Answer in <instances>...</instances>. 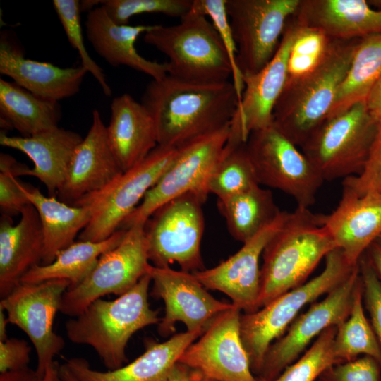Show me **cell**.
<instances>
[{
	"label": "cell",
	"instance_id": "6da1fadb",
	"mask_svg": "<svg viewBox=\"0 0 381 381\" xmlns=\"http://www.w3.org/2000/svg\"><path fill=\"white\" fill-rule=\"evenodd\" d=\"M141 103L154 120L158 145L171 148L230 125L239 104L231 81L198 84L168 74L147 85Z\"/></svg>",
	"mask_w": 381,
	"mask_h": 381
},
{
	"label": "cell",
	"instance_id": "7a4b0ae2",
	"mask_svg": "<svg viewBox=\"0 0 381 381\" xmlns=\"http://www.w3.org/2000/svg\"><path fill=\"white\" fill-rule=\"evenodd\" d=\"M335 248L323 214L298 206L289 212L262 255L258 308L304 284L320 260Z\"/></svg>",
	"mask_w": 381,
	"mask_h": 381
},
{
	"label": "cell",
	"instance_id": "3957f363",
	"mask_svg": "<svg viewBox=\"0 0 381 381\" xmlns=\"http://www.w3.org/2000/svg\"><path fill=\"white\" fill-rule=\"evenodd\" d=\"M359 39H330L312 71L286 80L273 110V123L298 147L327 116Z\"/></svg>",
	"mask_w": 381,
	"mask_h": 381
},
{
	"label": "cell",
	"instance_id": "277c9868",
	"mask_svg": "<svg viewBox=\"0 0 381 381\" xmlns=\"http://www.w3.org/2000/svg\"><path fill=\"white\" fill-rule=\"evenodd\" d=\"M151 282L147 274L119 298L93 301L78 316L66 321L68 339L93 348L109 370L122 367L128 360L126 348L131 337L160 321L159 311L148 303Z\"/></svg>",
	"mask_w": 381,
	"mask_h": 381
},
{
	"label": "cell",
	"instance_id": "5b68a950",
	"mask_svg": "<svg viewBox=\"0 0 381 381\" xmlns=\"http://www.w3.org/2000/svg\"><path fill=\"white\" fill-rule=\"evenodd\" d=\"M143 41L166 55L168 75L188 83L221 84L232 70L226 49L211 21L193 5L178 24L155 27Z\"/></svg>",
	"mask_w": 381,
	"mask_h": 381
},
{
	"label": "cell",
	"instance_id": "8992f818",
	"mask_svg": "<svg viewBox=\"0 0 381 381\" xmlns=\"http://www.w3.org/2000/svg\"><path fill=\"white\" fill-rule=\"evenodd\" d=\"M355 267L347 262L341 249L337 248L327 255L324 270L318 276L258 310L241 315L240 335L252 371L261 372L272 342L284 334L298 312L338 286Z\"/></svg>",
	"mask_w": 381,
	"mask_h": 381
},
{
	"label": "cell",
	"instance_id": "52a82bcc",
	"mask_svg": "<svg viewBox=\"0 0 381 381\" xmlns=\"http://www.w3.org/2000/svg\"><path fill=\"white\" fill-rule=\"evenodd\" d=\"M377 123L365 101L359 102L327 117L300 150L324 181L357 176L368 159Z\"/></svg>",
	"mask_w": 381,
	"mask_h": 381
},
{
	"label": "cell",
	"instance_id": "ba28073f",
	"mask_svg": "<svg viewBox=\"0 0 381 381\" xmlns=\"http://www.w3.org/2000/svg\"><path fill=\"white\" fill-rule=\"evenodd\" d=\"M207 196L189 192L159 207L144 225L147 255L158 267L177 263L194 273L205 269L201 241L205 222L202 204Z\"/></svg>",
	"mask_w": 381,
	"mask_h": 381
},
{
	"label": "cell",
	"instance_id": "9c48e42d",
	"mask_svg": "<svg viewBox=\"0 0 381 381\" xmlns=\"http://www.w3.org/2000/svg\"><path fill=\"white\" fill-rule=\"evenodd\" d=\"M176 150L157 145L142 162L123 171L107 187L77 201L73 206L87 207L92 213L78 241L99 242L116 231L169 167Z\"/></svg>",
	"mask_w": 381,
	"mask_h": 381
},
{
	"label": "cell",
	"instance_id": "30bf717a",
	"mask_svg": "<svg viewBox=\"0 0 381 381\" xmlns=\"http://www.w3.org/2000/svg\"><path fill=\"white\" fill-rule=\"evenodd\" d=\"M230 126L231 124L177 148L169 167L119 229L145 225L162 205L186 193L208 196L207 183L222 155Z\"/></svg>",
	"mask_w": 381,
	"mask_h": 381
},
{
	"label": "cell",
	"instance_id": "8fae6325",
	"mask_svg": "<svg viewBox=\"0 0 381 381\" xmlns=\"http://www.w3.org/2000/svg\"><path fill=\"white\" fill-rule=\"evenodd\" d=\"M246 147L260 185L291 195L298 207L309 208L315 202L324 180L298 147L273 122L253 131Z\"/></svg>",
	"mask_w": 381,
	"mask_h": 381
},
{
	"label": "cell",
	"instance_id": "7c38bea8",
	"mask_svg": "<svg viewBox=\"0 0 381 381\" xmlns=\"http://www.w3.org/2000/svg\"><path fill=\"white\" fill-rule=\"evenodd\" d=\"M149 262L144 225L126 229L121 241L99 257L87 278L67 289L59 311L75 318L104 296L125 294L147 274Z\"/></svg>",
	"mask_w": 381,
	"mask_h": 381
},
{
	"label": "cell",
	"instance_id": "4fadbf2b",
	"mask_svg": "<svg viewBox=\"0 0 381 381\" xmlns=\"http://www.w3.org/2000/svg\"><path fill=\"white\" fill-rule=\"evenodd\" d=\"M300 0H226V8L243 75L261 71L275 54Z\"/></svg>",
	"mask_w": 381,
	"mask_h": 381
},
{
	"label": "cell",
	"instance_id": "5bb4252c",
	"mask_svg": "<svg viewBox=\"0 0 381 381\" xmlns=\"http://www.w3.org/2000/svg\"><path fill=\"white\" fill-rule=\"evenodd\" d=\"M70 286L66 279L37 284L20 283L1 299L0 307L9 323L22 329L32 341L37 354V368L41 378L65 346L63 337L56 334L53 325L60 310L63 295Z\"/></svg>",
	"mask_w": 381,
	"mask_h": 381
},
{
	"label": "cell",
	"instance_id": "9a60e30c",
	"mask_svg": "<svg viewBox=\"0 0 381 381\" xmlns=\"http://www.w3.org/2000/svg\"><path fill=\"white\" fill-rule=\"evenodd\" d=\"M360 278L359 262L351 274L322 301L290 325L286 334L272 344L261 370L262 378H276L303 352L310 341L326 329L342 324L349 316L353 292Z\"/></svg>",
	"mask_w": 381,
	"mask_h": 381
},
{
	"label": "cell",
	"instance_id": "2e32d148",
	"mask_svg": "<svg viewBox=\"0 0 381 381\" xmlns=\"http://www.w3.org/2000/svg\"><path fill=\"white\" fill-rule=\"evenodd\" d=\"M241 311L232 304L216 316L178 363L214 381H258L241 339Z\"/></svg>",
	"mask_w": 381,
	"mask_h": 381
},
{
	"label": "cell",
	"instance_id": "e0dca14e",
	"mask_svg": "<svg viewBox=\"0 0 381 381\" xmlns=\"http://www.w3.org/2000/svg\"><path fill=\"white\" fill-rule=\"evenodd\" d=\"M147 274L153 283L151 295L164 303V315L158 326L161 336L174 332L177 322H183L187 331L203 332L216 316L232 306L209 294L193 273L150 264Z\"/></svg>",
	"mask_w": 381,
	"mask_h": 381
},
{
	"label": "cell",
	"instance_id": "ac0fdd59",
	"mask_svg": "<svg viewBox=\"0 0 381 381\" xmlns=\"http://www.w3.org/2000/svg\"><path fill=\"white\" fill-rule=\"evenodd\" d=\"M300 29L301 25L293 15L287 20L270 61L258 73L243 75L244 90L230 129L244 143L253 131L273 122V110L286 83L289 55Z\"/></svg>",
	"mask_w": 381,
	"mask_h": 381
},
{
	"label": "cell",
	"instance_id": "d6986e66",
	"mask_svg": "<svg viewBox=\"0 0 381 381\" xmlns=\"http://www.w3.org/2000/svg\"><path fill=\"white\" fill-rule=\"evenodd\" d=\"M288 214V212L281 211L273 222L245 242L235 254L212 268L193 274L207 290H217L226 294L231 299V303L244 313L258 310L260 258Z\"/></svg>",
	"mask_w": 381,
	"mask_h": 381
},
{
	"label": "cell",
	"instance_id": "ffe728a7",
	"mask_svg": "<svg viewBox=\"0 0 381 381\" xmlns=\"http://www.w3.org/2000/svg\"><path fill=\"white\" fill-rule=\"evenodd\" d=\"M123 172L110 147L107 126L95 109L91 126L77 147L56 195L60 201L73 205L107 187Z\"/></svg>",
	"mask_w": 381,
	"mask_h": 381
},
{
	"label": "cell",
	"instance_id": "44dd1931",
	"mask_svg": "<svg viewBox=\"0 0 381 381\" xmlns=\"http://www.w3.org/2000/svg\"><path fill=\"white\" fill-rule=\"evenodd\" d=\"M323 224L347 262L356 266L369 246L381 235V193L358 194L343 186L341 200Z\"/></svg>",
	"mask_w": 381,
	"mask_h": 381
},
{
	"label": "cell",
	"instance_id": "7402d4cb",
	"mask_svg": "<svg viewBox=\"0 0 381 381\" xmlns=\"http://www.w3.org/2000/svg\"><path fill=\"white\" fill-rule=\"evenodd\" d=\"M202 334L186 331L160 343L149 340L143 354L114 370H93L83 358L66 359L64 365L78 381H169L181 354Z\"/></svg>",
	"mask_w": 381,
	"mask_h": 381
},
{
	"label": "cell",
	"instance_id": "603a6c76",
	"mask_svg": "<svg viewBox=\"0 0 381 381\" xmlns=\"http://www.w3.org/2000/svg\"><path fill=\"white\" fill-rule=\"evenodd\" d=\"M0 73L30 92L59 102L76 95L87 71L83 66L61 68L27 59L5 35L0 40Z\"/></svg>",
	"mask_w": 381,
	"mask_h": 381
},
{
	"label": "cell",
	"instance_id": "cb8c5ba5",
	"mask_svg": "<svg viewBox=\"0 0 381 381\" xmlns=\"http://www.w3.org/2000/svg\"><path fill=\"white\" fill-rule=\"evenodd\" d=\"M85 25L90 44L111 66H126L151 76L153 80L162 79L168 74L167 62L148 60L135 47L137 38L151 30L155 25L117 24L100 6L88 12Z\"/></svg>",
	"mask_w": 381,
	"mask_h": 381
},
{
	"label": "cell",
	"instance_id": "d4e9b609",
	"mask_svg": "<svg viewBox=\"0 0 381 381\" xmlns=\"http://www.w3.org/2000/svg\"><path fill=\"white\" fill-rule=\"evenodd\" d=\"M18 224L11 217L0 219V297L4 298L23 276L41 264L44 237L39 214L32 204L22 211Z\"/></svg>",
	"mask_w": 381,
	"mask_h": 381
},
{
	"label": "cell",
	"instance_id": "484cf974",
	"mask_svg": "<svg viewBox=\"0 0 381 381\" xmlns=\"http://www.w3.org/2000/svg\"><path fill=\"white\" fill-rule=\"evenodd\" d=\"M83 138L78 133L57 127L30 136H8L0 133V145L25 154L34 163L25 175L37 178L49 196L62 186L74 152Z\"/></svg>",
	"mask_w": 381,
	"mask_h": 381
},
{
	"label": "cell",
	"instance_id": "4316f807",
	"mask_svg": "<svg viewBox=\"0 0 381 381\" xmlns=\"http://www.w3.org/2000/svg\"><path fill=\"white\" fill-rule=\"evenodd\" d=\"M110 111L108 141L121 169L126 171L157 147L155 124L145 106L127 93L112 100Z\"/></svg>",
	"mask_w": 381,
	"mask_h": 381
},
{
	"label": "cell",
	"instance_id": "83f0119b",
	"mask_svg": "<svg viewBox=\"0 0 381 381\" xmlns=\"http://www.w3.org/2000/svg\"><path fill=\"white\" fill-rule=\"evenodd\" d=\"M294 15L301 26L318 29L333 40L381 34V10L364 0H300Z\"/></svg>",
	"mask_w": 381,
	"mask_h": 381
},
{
	"label": "cell",
	"instance_id": "f1b7e54d",
	"mask_svg": "<svg viewBox=\"0 0 381 381\" xmlns=\"http://www.w3.org/2000/svg\"><path fill=\"white\" fill-rule=\"evenodd\" d=\"M20 185L39 214L44 237L41 265H49L59 252L75 242L77 235L90 222L91 211L87 207L68 205L55 196L47 197L39 188Z\"/></svg>",
	"mask_w": 381,
	"mask_h": 381
},
{
	"label": "cell",
	"instance_id": "f546056e",
	"mask_svg": "<svg viewBox=\"0 0 381 381\" xmlns=\"http://www.w3.org/2000/svg\"><path fill=\"white\" fill-rule=\"evenodd\" d=\"M61 117L57 102L41 98L16 83L0 79V121L4 128H14L30 137L59 127Z\"/></svg>",
	"mask_w": 381,
	"mask_h": 381
},
{
	"label": "cell",
	"instance_id": "4dcf8cb0",
	"mask_svg": "<svg viewBox=\"0 0 381 381\" xmlns=\"http://www.w3.org/2000/svg\"><path fill=\"white\" fill-rule=\"evenodd\" d=\"M126 230L118 229L108 238L92 242L78 241L58 253L49 265H36L21 278L20 283L37 284L53 279H66L70 288L82 283L95 267L99 257L116 247Z\"/></svg>",
	"mask_w": 381,
	"mask_h": 381
},
{
	"label": "cell",
	"instance_id": "1f68e13d",
	"mask_svg": "<svg viewBox=\"0 0 381 381\" xmlns=\"http://www.w3.org/2000/svg\"><path fill=\"white\" fill-rule=\"evenodd\" d=\"M217 207L231 236L243 243L273 222L281 212L272 191L260 186L217 199Z\"/></svg>",
	"mask_w": 381,
	"mask_h": 381
},
{
	"label": "cell",
	"instance_id": "d6a6232c",
	"mask_svg": "<svg viewBox=\"0 0 381 381\" xmlns=\"http://www.w3.org/2000/svg\"><path fill=\"white\" fill-rule=\"evenodd\" d=\"M380 78L381 34L363 37L358 40L349 71L327 117L365 101Z\"/></svg>",
	"mask_w": 381,
	"mask_h": 381
},
{
	"label": "cell",
	"instance_id": "836d02e7",
	"mask_svg": "<svg viewBox=\"0 0 381 381\" xmlns=\"http://www.w3.org/2000/svg\"><path fill=\"white\" fill-rule=\"evenodd\" d=\"M363 300V284L360 275L353 292L349 316L337 327L334 337V352L338 363L364 355L372 357L381 365V348L365 317Z\"/></svg>",
	"mask_w": 381,
	"mask_h": 381
},
{
	"label": "cell",
	"instance_id": "e575fe53",
	"mask_svg": "<svg viewBox=\"0 0 381 381\" xmlns=\"http://www.w3.org/2000/svg\"><path fill=\"white\" fill-rule=\"evenodd\" d=\"M257 186L260 185L246 143L229 134L222 155L209 179L208 193L222 199Z\"/></svg>",
	"mask_w": 381,
	"mask_h": 381
},
{
	"label": "cell",
	"instance_id": "d590c367",
	"mask_svg": "<svg viewBox=\"0 0 381 381\" xmlns=\"http://www.w3.org/2000/svg\"><path fill=\"white\" fill-rule=\"evenodd\" d=\"M337 327L324 330L310 348L296 362L287 366L276 378L258 381H315L330 366L338 363L334 352Z\"/></svg>",
	"mask_w": 381,
	"mask_h": 381
},
{
	"label": "cell",
	"instance_id": "8d00e7d4",
	"mask_svg": "<svg viewBox=\"0 0 381 381\" xmlns=\"http://www.w3.org/2000/svg\"><path fill=\"white\" fill-rule=\"evenodd\" d=\"M53 6L68 40L80 58L81 66L90 73L100 85L106 96L111 95L102 68L91 58L84 44L80 23V6L78 0H54Z\"/></svg>",
	"mask_w": 381,
	"mask_h": 381
},
{
	"label": "cell",
	"instance_id": "74e56055",
	"mask_svg": "<svg viewBox=\"0 0 381 381\" xmlns=\"http://www.w3.org/2000/svg\"><path fill=\"white\" fill-rule=\"evenodd\" d=\"M100 4L116 23L128 25L132 16L142 13L181 18L190 10L193 0H104Z\"/></svg>",
	"mask_w": 381,
	"mask_h": 381
},
{
	"label": "cell",
	"instance_id": "f35d334b",
	"mask_svg": "<svg viewBox=\"0 0 381 381\" xmlns=\"http://www.w3.org/2000/svg\"><path fill=\"white\" fill-rule=\"evenodd\" d=\"M330 38L322 31L301 25L289 55L287 79L303 76L322 58Z\"/></svg>",
	"mask_w": 381,
	"mask_h": 381
},
{
	"label": "cell",
	"instance_id": "ab89813d",
	"mask_svg": "<svg viewBox=\"0 0 381 381\" xmlns=\"http://www.w3.org/2000/svg\"><path fill=\"white\" fill-rule=\"evenodd\" d=\"M226 0H193V5L211 19L212 23L222 41L231 66V82L240 104L244 90V83L243 74L237 65V47L226 12Z\"/></svg>",
	"mask_w": 381,
	"mask_h": 381
},
{
	"label": "cell",
	"instance_id": "60d3db41",
	"mask_svg": "<svg viewBox=\"0 0 381 381\" xmlns=\"http://www.w3.org/2000/svg\"><path fill=\"white\" fill-rule=\"evenodd\" d=\"M28 166L17 162L11 155H0V210L2 215L14 216L21 214L30 204L20 188L16 178L25 176Z\"/></svg>",
	"mask_w": 381,
	"mask_h": 381
},
{
	"label": "cell",
	"instance_id": "b9f144b4",
	"mask_svg": "<svg viewBox=\"0 0 381 381\" xmlns=\"http://www.w3.org/2000/svg\"><path fill=\"white\" fill-rule=\"evenodd\" d=\"M343 186L358 194L381 193V119L378 121L375 136L363 171L357 176L344 179Z\"/></svg>",
	"mask_w": 381,
	"mask_h": 381
},
{
	"label": "cell",
	"instance_id": "7bdbcfd3",
	"mask_svg": "<svg viewBox=\"0 0 381 381\" xmlns=\"http://www.w3.org/2000/svg\"><path fill=\"white\" fill-rule=\"evenodd\" d=\"M365 253L359 260L363 299L371 319L372 327L381 348V282Z\"/></svg>",
	"mask_w": 381,
	"mask_h": 381
},
{
	"label": "cell",
	"instance_id": "ee69618b",
	"mask_svg": "<svg viewBox=\"0 0 381 381\" xmlns=\"http://www.w3.org/2000/svg\"><path fill=\"white\" fill-rule=\"evenodd\" d=\"M380 364L370 356L337 363L325 370L320 381H380Z\"/></svg>",
	"mask_w": 381,
	"mask_h": 381
},
{
	"label": "cell",
	"instance_id": "f6af8a7d",
	"mask_svg": "<svg viewBox=\"0 0 381 381\" xmlns=\"http://www.w3.org/2000/svg\"><path fill=\"white\" fill-rule=\"evenodd\" d=\"M30 351L23 339L8 338L0 341V373L28 368Z\"/></svg>",
	"mask_w": 381,
	"mask_h": 381
},
{
	"label": "cell",
	"instance_id": "bcb514c9",
	"mask_svg": "<svg viewBox=\"0 0 381 381\" xmlns=\"http://www.w3.org/2000/svg\"><path fill=\"white\" fill-rule=\"evenodd\" d=\"M169 381H214L201 372L177 363L169 376Z\"/></svg>",
	"mask_w": 381,
	"mask_h": 381
},
{
	"label": "cell",
	"instance_id": "7dc6e473",
	"mask_svg": "<svg viewBox=\"0 0 381 381\" xmlns=\"http://www.w3.org/2000/svg\"><path fill=\"white\" fill-rule=\"evenodd\" d=\"M365 102L370 114L379 121L381 119V78L370 91Z\"/></svg>",
	"mask_w": 381,
	"mask_h": 381
},
{
	"label": "cell",
	"instance_id": "c3c4849f",
	"mask_svg": "<svg viewBox=\"0 0 381 381\" xmlns=\"http://www.w3.org/2000/svg\"><path fill=\"white\" fill-rule=\"evenodd\" d=\"M39 377L35 370L28 367L2 373L0 375V381H37Z\"/></svg>",
	"mask_w": 381,
	"mask_h": 381
},
{
	"label": "cell",
	"instance_id": "681fc988",
	"mask_svg": "<svg viewBox=\"0 0 381 381\" xmlns=\"http://www.w3.org/2000/svg\"><path fill=\"white\" fill-rule=\"evenodd\" d=\"M366 251L367 256L381 282V246L375 241L369 246Z\"/></svg>",
	"mask_w": 381,
	"mask_h": 381
},
{
	"label": "cell",
	"instance_id": "f907efd6",
	"mask_svg": "<svg viewBox=\"0 0 381 381\" xmlns=\"http://www.w3.org/2000/svg\"><path fill=\"white\" fill-rule=\"evenodd\" d=\"M37 381H62L59 375V365L54 362L47 368L44 375Z\"/></svg>",
	"mask_w": 381,
	"mask_h": 381
},
{
	"label": "cell",
	"instance_id": "816d5d0a",
	"mask_svg": "<svg viewBox=\"0 0 381 381\" xmlns=\"http://www.w3.org/2000/svg\"><path fill=\"white\" fill-rule=\"evenodd\" d=\"M8 323L5 310L0 307V341H6L8 339L6 326Z\"/></svg>",
	"mask_w": 381,
	"mask_h": 381
},
{
	"label": "cell",
	"instance_id": "f5cc1de1",
	"mask_svg": "<svg viewBox=\"0 0 381 381\" xmlns=\"http://www.w3.org/2000/svg\"><path fill=\"white\" fill-rule=\"evenodd\" d=\"M59 375L62 381H78L67 369L64 364L59 365Z\"/></svg>",
	"mask_w": 381,
	"mask_h": 381
},
{
	"label": "cell",
	"instance_id": "db71d44e",
	"mask_svg": "<svg viewBox=\"0 0 381 381\" xmlns=\"http://www.w3.org/2000/svg\"><path fill=\"white\" fill-rule=\"evenodd\" d=\"M375 242L381 246V235L376 239Z\"/></svg>",
	"mask_w": 381,
	"mask_h": 381
}]
</instances>
